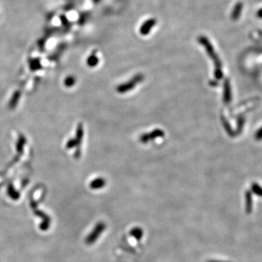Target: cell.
Returning a JSON list of instances; mask_svg holds the SVG:
<instances>
[{
    "mask_svg": "<svg viewBox=\"0 0 262 262\" xmlns=\"http://www.w3.org/2000/svg\"><path fill=\"white\" fill-rule=\"evenodd\" d=\"M198 41H199V42L200 43V44L202 45L205 47H206V51L207 52H208V54L211 57L212 59H213V60L214 61V62H215V63L216 64V67H217V70H216V77H217L218 78H221V77H222V72H221V70H220V67H221L220 61L219 60H218L216 52H214L213 46L211 45V42H210L208 39L204 36H200V37L198 38Z\"/></svg>",
    "mask_w": 262,
    "mask_h": 262,
    "instance_id": "cell-1",
    "label": "cell"
},
{
    "mask_svg": "<svg viewBox=\"0 0 262 262\" xmlns=\"http://www.w3.org/2000/svg\"><path fill=\"white\" fill-rule=\"evenodd\" d=\"M105 229H106V224L104 223L100 222L97 224L93 231L91 232V233L86 238V243L88 245H91L93 243H95Z\"/></svg>",
    "mask_w": 262,
    "mask_h": 262,
    "instance_id": "cell-2",
    "label": "cell"
},
{
    "mask_svg": "<svg viewBox=\"0 0 262 262\" xmlns=\"http://www.w3.org/2000/svg\"><path fill=\"white\" fill-rule=\"evenodd\" d=\"M156 20L154 18L149 19L147 21L143 23V24L141 26L140 29V33L142 35H147L150 32L151 29L155 26L156 24Z\"/></svg>",
    "mask_w": 262,
    "mask_h": 262,
    "instance_id": "cell-3",
    "label": "cell"
},
{
    "mask_svg": "<svg viewBox=\"0 0 262 262\" xmlns=\"http://www.w3.org/2000/svg\"><path fill=\"white\" fill-rule=\"evenodd\" d=\"M253 210V200L252 193L250 191L245 192V211L248 214L252 213Z\"/></svg>",
    "mask_w": 262,
    "mask_h": 262,
    "instance_id": "cell-4",
    "label": "cell"
},
{
    "mask_svg": "<svg viewBox=\"0 0 262 262\" xmlns=\"http://www.w3.org/2000/svg\"><path fill=\"white\" fill-rule=\"evenodd\" d=\"M224 101L226 103H229L231 101V90H230V85L229 80H226L224 85Z\"/></svg>",
    "mask_w": 262,
    "mask_h": 262,
    "instance_id": "cell-5",
    "label": "cell"
},
{
    "mask_svg": "<svg viewBox=\"0 0 262 262\" xmlns=\"http://www.w3.org/2000/svg\"><path fill=\"white\" fill-rule=\"evenodd\" d=\"M131 234L133 237H134V238L137 239V240H141V238H142L143 236V231L141 228L136 227L133 228V229L131 230Z\"/></svg>",
    "mask_w": 262,
    "mask_h": 262,
    "instance_id": "cell-6",
    "label": "cell"
},
{
    "mask_svg": "<svg viewBox=\"0 0 262 262\" xmlns=\"http://www.w3.org/2000/svg\"><path fill=\"white\" fill-rule=\"evenodd\" d=\"M251 190L255 195H256L259 197H262V187L259 184L256 183H254L251 185Z\"/></svg>",
    "mask_w": 262,
    "mask_h": 262,
    "instance_id": "cell-7",
    "label": "cell"
},
{
    "mask_svg": "<svg viewBox=\"0 0 262 262\" xmlns=\"http://www.w3.org/2000/svg\"><path fill=\"white\" fill-rule=\"evenodd\" d=\"M60 20L61 22V25H62V26L63 27V29H67V30H69L71 28V23L69 22V20H68V18H67V16L64 15H61L60 16Z\"/></svg>",
    "mask_w": 262,
    "mask_h": 262,
    "instance_id": "cell-8",
    "label": "cell"
},
{
    "mask_svg": "<svg viewBox=\"0 0 262 262\" xmlns=\"http://www.w3.org/2000/svg\"><path fill=\"white\" fill-rule=\"evenodd\" d=\"M88 18V13H82V14L79 15L78 22L79 25H84L85 23L87 21Z\"/></svg>",
    "mask_w": 262,
    "mask_h": 262,
    "instance_id": "cell-9",
    "label": "cell"
},
{
    "mask_svg": "<svg viewBox=\"0 0 262 262\" xmlns=\"http://www.w3.org/2000/svg\"><path fill=\"white\" fill-rule=\"evenodd\" d=\"M104 181L103 180H97V181H95L93 182L92 184V187L94 188V189H98V188H101L102 186H104Z\"/></svg>",
    "mask_w": 262,
    "mask_h": 262,
    "instance_id": "cell-10",
    "label": "cell"
},
{
    "mask_svg": "<svg viewBox=\"0 0 262 262\" xmlns=\"http://www.w3.org/2000/svg\"><path fill=\"white\" fill-rule=\"evenodd\" d=\"M98 61H99V60H98V58L95 56H90L88 59V63L90 65H95L98 63Z\"/></svg>",
    "mask_w": 262,
    "mask_h": 262,
    "instance_id": "cell-11",
    "label": "cell"
},
{
    "mask_svg": "<svg viewBox=\"0 0 262 262\" xmlns=\"http://www.w3.org/2000/svg\"><path fill=\"white\" fill-rule=\"evenodd\" d=\"M255 138H256V139H257L258 141H260L261 139H262V127L256 132Z\"/></svg>",
    "mask_w": 262,
    "mask_h": 262,
    "instance_id": "cell-12",
    "label": "cell"
},
{
    "mask_svg": "<svg viewBox=\"0 0 262 262\" xmlns=\"http://www.w3.org/2000/svg\"><path fill=\"white\" fill-rule=\"evenodd\" d=\"M208 262H229V261H209Z\"/></svg>",
    "mask_w": 262,
    "mask_h": 262,
    "instance_id": "cell-13",
    "label": "cell"
},
{
    "mask_svg": "<svg viewBox=\"0 0 262 262\" xmlns=\"http://www.w3.org/2000/svg\"><path fill=\"white\" fill-rule=\"evenodd\" d=\"M101 0H93V2H94L95 3H97V2H99Z\"/></svg>",
    "mask_w": 262,
    "mask_h": 262,
    "instance_id": "cell-14",
    "label": "cell"
}]
</instances>
